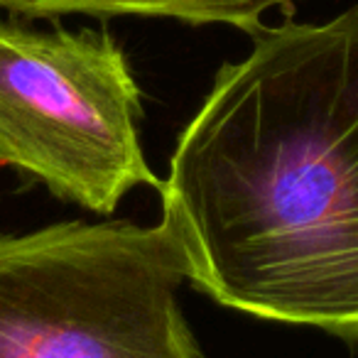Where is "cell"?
Returning <instances> with one entry per match:
<instances>
[{
  "mask_svg": "<svg viewBox=\"0 0 358 358\" xmlns=\"http://www.w3.org/2000/svg\"><path fill=\"white\" fill-rule=\"evenodd\" d=\"M162 179L187 282L236 312L358 346V6L253 32Z\"/></svg>",
  "mask_w": 358,
  "mask_h": 358,
  "instance_id": "6da1fadb",
  "label": "cell"
},
{
  "mask_svg": "<svg viewBox=\"0 0 358 358\" xmlns=\"http://www.w3.org/2000/svg\"><path fill=\"white\" fill-rule=\"evenodd\" d=\"M164 224L66 221L0 236V358H204Z\"/></svg>",
  "mask_w": 358,
  "mask_h": 358,
  "instance_id": "7a4b0ae2",
  "label": "cell"
},
{
  "mask_svg": "<svg viewBox=\"0 0 358 358\" xmlns=\"http://www.w3.org/2000/svg\"><path fill=\"white\" fill-rule=\"evenodd\" d=\"M140 115V89L108 32L0 22L3 167L108 216L135 187H162L145 159Z\"/></svg>",
  "mask_w": 358,
  "mask_h": 358,
  "instance_id": "3957f363",
  "label": "cell"
},
{
  "mask_svg": "<svg viewBox=\"0 0 358 358\" xmlns=\"http://www.w3.org/2000/svg\"><path fill=\"white\" fill-rule=\"evenodd\" d=\"M299 0H0V10L22 17H167L187 25H231L253 35L270 10L292 15Z\"/></svg>",
  "mask_w": 358,
  "mask_h": 358,
  "instance_id": "277c9868",
  "label": "cell"
}]
</instances>
